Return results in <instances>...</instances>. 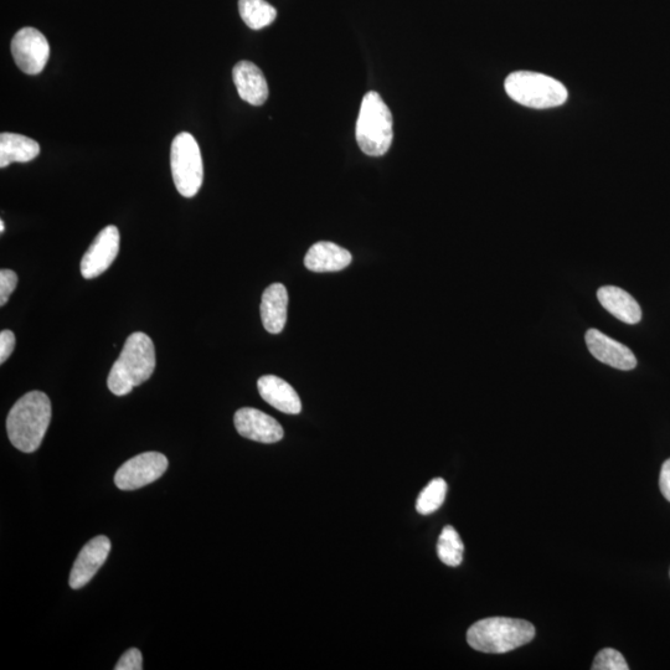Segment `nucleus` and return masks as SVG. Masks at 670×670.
<instances>
[{"mask_svg": "<svg viewBox=\"0 0 670 670\" xmlns=\"http://www.w3.org/2000/svg\"><path fill=\"white\" fill-rule=\"evenodd\" d=\"M50 421L51 402L48 395L41 391L25 394L9 412V440L19 451L33 453L43 442Z\"/></svg>", "mask_w": 670, "mask_h": 670, "instance_id": "f257e3e1", "label": "nucleus"}, {"mask_svg": "<svg viewBox=\"0 0 670 670\" xmlns=\"http://www.w3.org/2000/svg\"><path fill=\"white\" fill-rule=\"evenodd\" d=\"M156 369V348L152 339L142 332L127 338L120 357L108 375L107 385L112 394L125 396L151 378Z\"/></svg>", "mask_w": 670, "mask_h": 670, "instance_id": "f03ea898", "label": "nucleus"}, {"mask_svg": "<svg viewBox=\"0 0 670 670\" xmlns=\"http://www.w3.org/2000/svg\"><path fill=\"white\" fill-rule=\"evenodd\" d=\"M535 627L517 618L492 617L478 621L469 628L467 642L478 652L503 654L533 641Z\"/></svg>", "mask_w": 670, "mask_h": 670, "instance_id": "7ed1b4c3", "label": "nucleus"}, {"mask_svg": "<svg viewBox=\"0 0 670 670\" xmlns=\"http://www.w3.org/2000/svg\"><path fill=\"white\" fill-rule=\"evenodd\" d=\"M355 137L359 148L370 157L384 156L393 144V115L378 92L370 91L364 96Z\"/></svg>", "mask_w": 670, "mask_h": 670, "instance_id": "20e7f679", "label": "nucleus"}, {"mask_svg": "<svg viewBox=\"0 0 670 670\" xmlns=\"http://www.w3.org/2000/svg\"><path fill=\"white\" fill-rule=\"evenodd\" d=\"M504 87L510 99L536 110L558 107L568 100V90L560 81L538 72H513Z\"/></svg>", "mask_w": 670, "mask_h": 670, "instance_id": "39448f33", "label": "nucleus"}, {"mask_svg": "<svg viewBox=\"0 0 670 670\" xmlns=\"http://www.w3.org/2000/svg\"><path fill=\"white\" fill-rule=\"evenodd\" d=\"M170 167L175 187L184 198L198 194L204 180V164L197 139L188 132L179 133L170 149Z\"/></svg>", "mask_w": 670, "mask_h": 670, "instance_id": "423d86ee", "label": "nucleus"}, {"mask_svg": "<svg viewBox=\"0 0 670 670\" xmlns=\"http://www.w3.org/2000/svg\"><path fill=\"white\" fill-rule=\"evenodd\" d=\"M168 469L167 457L159 452L141 453L118 469L116 486L122 491H134L161 478Z\"/></svg>", "mask_w": 670, "mask_h": 670, "instance_id": "0eeeda50", "label": "nucleus"}, {"mask_svg": "<svg viewBox=\"0 0 670 670\" xmlns=\"http://www.w3.org/2000/svg\"><path fill=\"white\" fill-rule=\"evenodd\" d=\"M12 54L20 70L28 75H38L48 64L50 46L38 29L24 28L14 35Z\"/></svg>", "mask_w": 670, "mask_h": 670, "instance_id": "6e6552de", "label": "nucleus"}, {"mask_svg": "<svg viewBox=\"0 0 670 670\" xmlns=\"http://www.w3.org/2000/svg\"><path fill=\"white\" fill-rule=\"evenodd\" d=\"M120 240V231L113 225L96 236L81 260V273L86 280L99 277L110 268L120 252Z\"/></svg>", "mask_w": 670, "mask_h": 670, "instance_id": "1a4fd4ad", "label": "nucleus"}, {"mask_svg": "<svg viewBox=\"0 0 670 670\" xmlns=\"http://www.w3.org/2000/svg\"><path fill=\"white\" fill-rule=\"evenodd\" d=\"M234 422L237 432L252 441L275 443L285 436L280 422L252 407H244L237 411Z\"/></svg>", "mask_w": 670, "mask_h": 670, "instance_id": "9d476101", "label": "nucleus"}, {"mask_svg": "<svg viewBox=\"0 0 670 670\" xmlns=\"http://www.w3.org/2000/svg\"><path fill=\"white\" fill-rule=\"evenodd\" d=\"M111 551V541L107 536H96L82 548L70 574L71 589L79 590L86 586L106 563Z\"/></svg>", "mask_w": 670, "mask_h": 670, "instance_id": "9b49d317", "label": "nucleus"}, {"mask_svg": "<svg viewBox=\"0 0 670 670\" xmlns=\"http://www.w3.org/2000/svg\"><path fill=\"white\" fill-rule=\"evenodd\" d=\"M585 339L590 353L601 363L620 370H632L637 367L636 355L630 348L607 337L597 329L587 331Z\"/></svg>", "mask_w": 670, "mask_h": 670, "instance_id": "f8f14e48", "label": "nucleus"}, {"mask_svg": "<svg viewBox=\"0 0 670 670\" xmlns=\"http://www.w3.org/2000/svg\"><path fill=\"white\" fill-rule=\"evenodd\" d=\"M233 80L242 100L252 106H261L268 99V85L264 72L250 61H240L233 70Z\"/></svg>", "mask_w": 670, "mask_h": 670, "instance_id": "ddd939ff", "label": "nucleus"}, {"mask_svg": "<svg viewBox=\"0 0 670 670\" xmlns=\"http://www.w3.org/2000/svg\"><path fill=\"white\" fill-rule=\"evenodd\" d=\"M261 398L278 411L288 415L300 414L302 402L296 390L287 381L275 375H265L257 381Z\"/></svg>", "mask_w": 670, "mask_h": 670, "instance_id": "4468645a", "label": "nucleus"}, {"mask_svg": "<svg viewBox=\"0 0 670 670\" xmlns=\"http://www.w3.org/2000/svg\"><path fill=\"white\" fill-rule=\"evenodd\" d=\"M352 254L333 242L322 241L308 250L304 265L313 272H337L352 262Z\"/></svg>", "mask_w": 670, "mask_h": 670, "instance_id": "2eb2a0df", "label": "nucleus"}, {"mask_svg": "<svg viewBox=\"0 0 670 670\" xmlns=\"http://www.w3.org/2000/svg\"><path fill=\"white\" fill-rule=\"evenodd\" d=\"M288 293L281 283H273L262 295L261 319L268 333L278 334L287 322Z\"/></svg>", "mask_w": 670, "mask_h": 670, "instance_id": "dca6fc26", "label": "nucleus"}, {"mask_svg": "<svg viewBox=\"0 0 670 670\" xmlns=\"http://www.w3.org/2000/svg\"><path fill=\"white\" fill-rule=\"evenodd\" d=\"M602 307L612 316L627 324H637L642 319V309L630 293L616 286L601 287L597 292Z\"/></svg>", "mask_w": 670, "mask_h": 670, "instance_id": "f3484780", "label": "nucleus"}, {"mask_svg": "<svg viewBox=\"0 0 670 670\" xmlns=\"http://www.w3.org/2000/svg\"><path fill=\"white\" fill-rule=\"evenodd\" d=\"M40 146L34 139L17 133L0 134V168L12 163H28L39 156Z\"/></svg>", "mask_w": 670, "mask_h": 670, "instance_id": "a211bd4d", "label": "nucleus"}, {"mask_svg": "<svg viewBox=\"0 0 670 670\" xmlns=\"http://www.w3.org/2000/svg\"><path fill=\"white\" fill-rule=\"evenodd\" d=\"M239 12L247 27L254 30L268 27L277 18V10L266 0H239Z\"/></svg>", "mask_w": 670, "mask_h": 670, "instance_id": "6ab92c4d", "label": "nucleus"}, {"mask_svg": "<svg viewBox=\"0 0 670 670\" xmlns=\"http://www.w3.org/2000/svg\"><path fill=\"white\" fill-rule=\"evenodd\" d=\"M463 553H465V545L462 543L460 534L451 525H447L443 528L440 539H438V558L443 564L456 568L463 561Z\"/></svg>", "mask_w": 670, "mask_h": 670, "instance_id": "aec40b11", "label": "nucleus"}, {"mask_svg": "<svg viewBox=\"0 0 670 670\" xmlns=\"http://www.w3.org/2000/svg\"><path fill=\"white\" fill-rule=\"evenodd\" d=\"M447 483L442 478H436L427 484L424 491L417 498L416 509L422 515H430L440 509L445 502Z\"/></svg>", "mask_w": 670, "mask_h": 670, "instance_id": "412c9836", "label": "nucleus"}, {"mask_svg": "<svg viewBox=\"0 0 670 670\" xmlns=\"http://www.w3.org/2000/svg\"><path fill=\"white\" fill-rule=\"evenodd\" d=\"M592 669L594 670H628V664L625 657L616 649L605 648L597 654L594 664H592Z\"/></svg>", "mask_w": 670, "mask_h": 670, "instance_id": "4be33fe9", "label": "nucleus"}, {"mask_svg": "<svg viewBox=\"0 0 670 670\" xmlns=\"http://www.w3.org/2000/svg\"><path fill=\"white\" fill-rule=\"evenodd\" d=\"M18 285V276L12 270L0 271V306L4 307L7 304L9 297L15 291Z\"/></svg>", "mask_w": 670, "mask_h": 670, "instance_id": "5701e85b", "label": "nucleus"}, {"mask_svg": "<svg viewBox=\"0 0 670 670\" xmlns=\"http://www.w3.org/2000/svg\"><path fill=\"white\" fill-rule=\"evenodd\" d=\"M116 670H142L143 669V658L142 653L138 651L137 648L128 649V651L123 654L120 661H118Z\"/></svg>", "mask_w": 670, "mask_h": 670, "instance_id": "b1692460", "label": "nucleus"}, {"mask_svg": "<svg viewBox=\"0 0 670 670\" xmlns=\"http://www.w3.org/2000/svg\"><path fill=\"white\" fill-rule=\"evenodd\" d=\"M15 335L12 331H3L0 333V364L7 362L8 358L14 352Z\"/></svg>", "mask_w": 670, "mask_h": 670, "instance_id": "393cba45", "label": "nucleus"}, {"mask_svg": "<svg viewBox=\"0 0 670 670\" xmlns=\"http://www.w3.org/2000/svg\"><path fill=\"white\" fill-rule=\"evenodd\" d=\"M659 487L667 501L670 502V458L663 463L661 477H659Z\"/></svg>", "mask_w": 670, "mask_h": 670, "instance_id": "a878e982", "label": "nucleus"}, {"mask_svg": "<svg viewBox=\"0 0 670 670\" xmlns=\"http://www.w3.org/2000/svg\"><path fill=\"white\" fill-rule=\"evenodd\" d=\"M4 230H5V224H4V221L2 220V221H0V231H2V233H4Z\"/></svg>", "mask_w": 670, "mask_h": 670, "instance_id": "bb28decb", "label": "nucleus"}]
</instances>
